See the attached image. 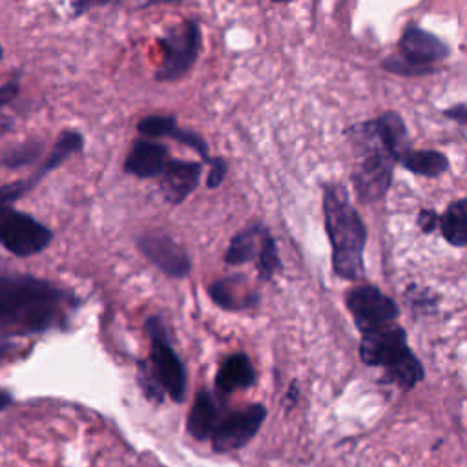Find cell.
Instances as JSON below:
<instances>
[{"instance_id":"2","label":"cell","mask_w":467,"mask_h":467,"mask_svg":"<svg viewBox=\"0 0 467 467\" xmlns=\"http://www.w3.org/2000/svg\"><path fill=\"white\" fill-rule=\"evenodd\" d=\"M325 228L332 244V268L341 279L356 281L363 275V248L367 228L348 201L341 184H327L323 190Z\"/></svg>"},{"instance_id":"10","label":"cell","mask_w":467,"mask_h":467,"mask_svg":"<svg viewBox=\"0 0 467 467\" xmlns=\"http://www.w3.org/2000/svg\"><path fill=\"white\" fill-rule=\"evenodd\" d=\"M347 306L354 317L356 327L361 332H368L372 328L389 325L400 314L398 305L390 297H387L378 288L368 285L352 288L347 294Z\"/></svg>"},{"instance_id":"21","label":"cell","mask_w":467,"mask_h":467,"mask_svg":"<svg viewBox=\"0 0 467 467\" xmlns=\"http://www.w3.org/2000/svg\"><path fill=\"white\" fill-rule=\"evenodd\" d=\"M440 230L452 246L467 244V199L454 201L440 217Z\"/></svg>"},{"instance_id":"16","label":"cell","mask_w":467,"mask_h":467,"mask_svg":"<svg viewBox=\"0 0 467 467\" xmlns=\"http://www.w3.org/2000/svg\"><path fill=\"white\" fill-rule=\"evenodd\" d=\"M219 407L208 390H201L195 396L192 410L188 414L186 429L195 440H206L213 434L219 423Z\"/></svg>"},{"instance_id":"35","label":"cell","mask_w":467,"mask_h":467,"mask_svg":"<svg viewBox=\"0 0 467 467\" xmlns=\"http://www.w3.org/2000/svg\"><path fill=\"white\" fill-rule=\"evenodd\" d=\"M2 57H4V47H2V44H0V62H2Z\"/></svg>"},{"instance_id":"3","label":"cell","mask_w":467,"mask_h":467,"mask_svg":"<svg viewBox=\"0 0 467 467\" xmlns=\"http://www.w3.org/2000/svg\"><path fill=\"white\" fill-rule=\"evenodd\" d=\"M358 161L352 170V184L361 201L381 199L392 181V168L398 162L392 150L381 139L374 119L354 124L347 130Z\"/></svg>"},{"instance_id":"28","label":"cell","mask_w":467,"mask_h":467,"mask_svg":"<svg viewBox=\"0 0 467 467\" xmlns=\"http://www.w3.org/2000/svg\"><path fill=\"white\" fill-rule=\"evenodd\" d=\"M443 113L447 119H451L462 126H467V104H456L452 108H447Z\"/></svg>"},{"instance_id":"34","label":"cell","mask_w":467,"mask_h":467,"mask_svg":"<svg viewBox=\"0 0 467 467\" xmlns=\"http://www.w3.org/2000/svg\"><path fill=\"white\" fill-rule=\"evenodd\" d=\"M270 2H275V4H286V2H292V0H270Z\"/></svg>"},{"instance_id":"29","label":"cell","mask_w":467,"mask_h":467,"mask_svg":"<svg viewBox=\"0 0 467 467\" xmlns=\"http://www.w3.org/2000/svg\"><path fill=\"white\" fill-rule=\"evenodd\" d=\"M69 2H71L73 11H75L77 16H78V15H84L86 11H89V9H88V0H69Z\"/></svg>"},{"instance_id":"20","label":"cell","mask_w":467,"mask_h":467,"mask_svg":"<svg viewBox=\"0 0 467 467\" xmlns=\"http://www.w3.org/2000/svg\"><path fill=\"white\" fill-rule=\"evenodd\" d=\"M266 228L261 224H254L243 232H239L232 241L226 250L224 261L228 265H243L257 257L259 248H261V239Z\"/></svg>"},{"instance_id":"26","label":"cell","mask_w":467,"mask_h":467,"mask_svg":"<svg viewBox=\"0 0 467 467\" xmlns=\"http://www.w3.org/2000/svg\"><path fill=\"white\" fill-rule=\"evenodd\" d=\"M206 162L210 164V170L206 175V186L212 190V188H217L223 184L226 171H228V164L223 157H210Z\"/></svg>"},{"instance_id":"15","label":"cell","mask_w":467,"mask_h":467,"mask_svg":"<svg viewBox=\"0 0 467 467\" xmlns=\"http://www.w3.org/2000/svg\"><path fill=\"white\" fill-rule=\"evenodd\" d=\"M168 162V148L155 139H135L124 159V171L139 179L159 177Z\"/></svg>"},{"instance_id":"14","label":"cell","mask_w":467,"mask_h":467,"mask_svg":"<svg viewBox=\"0 0 467 467\" xmlns=\"http://www.w3.org/2000/svg\"><path fill=\"white\" fill-rule=\"evenodd\" d=\"M202 164L195 161L168 159L161 173V192L166 201L182 202L199 184Z\"/></svg>"},{"instance_id":"18","label":"cell","mask_w":467,"mask_h":467,"mask_svg":"<svg viewBox=\"0 0 467 467\" xmlns=\"http://www.w3.org/2000/svg\"><path fill=\"white\" fill-rule=\"evenodd\" d=\"M243 279L241 277H226L219 279L210 285L208 294L215 305L226 310H241L252 306L257 297L250 292H244L241 286Z\"/></svg>"},{"instance_id":"12","label":"cell","mask_w":467,"mask_h":467,"mask_svg":"<svg viewBox=\"0 0 467 467\" xmlns=\"http://www.w3.org/2000/svg\"><path fill=\"white\" fill-rule=\"evenodd\" d=\"M142 254L171 277H184L190 272V257L186 250L168 234L148 232L139 239Z\"/></svg>"},{"instance_id":"31","label":"cell","mask_w":467,"mask_h":467,"mask_svg":"<svg viewBox=\"0 0 467 467\" xmlns=\"http://www.w3.org/2000/svg\"><path fill=\"white\" fill-rule=\"evenodd\" d=\"M9 403H11V394L7 390L0 389V410L5 409Z\"/></svg>"},{"instance_id":"33","label":"cell","mask_w":467,"mask_h":467,"mask_svg":"<svg viewBox=\"0 0 467 467\" xmlns=\"http://www.w3.org/2000/svg\"><path fill=\"white\" fill-rule=\"evenodd\" d=\"M140 5H150V4H157V2H179V0H137Z\"/></svg>"},{"instance_id":"4","label":"cell","mask_w":467,"mask_h":467,"mask_svg":"<svg viewBox=\"0 0 467 467\" xmlns=\"http://www.w3.org/2000/svg\"><path fill=\"white\" fill-rule=\"evenodd\" d=\"M359 356L367 365L385 367L389 379L401 389H412L423 379V367L407 347L405 330L398 325L389 323L363 332Z\"/></svg>"},{"instance_id":"13","label":"cell","mask_w":467,"mask_h":467,"mask_svg":"<svg viewBox=\"0 0 467 467\" xmlns=\"http://www.w3.org/2000/svg\"><path fill=\"white\" fill-rule=\"evenodd\" d=\"M137 131L148 139H171L181 142L201 155L202 161H208V144L193 130L179 126L177 119L171 115H146L137 122Z\"/></svg>"},{"instance_id":"25","label":"cell","mask_w":467,"mask_h":467,"mask_svg":"<svg viewBox=\"0 0 467 467\" xmlns=\"http://www.w3.org/2000/svg\"><path fill=\"white\" fill-rule=\"evenodd\" d=\"M20 93V73H16L13 78L4 82L0 86V137L13 130L15 120L4 113V109L18 97Z\"/></svg>"},{"instance_id":"8","label":"cell","mask_w":467,"mask_h":467,"mask_svg":"<svg viewBox=\"0 0 467 467\" xmlns=\"http://www.w3.org/2000/svg\"><path fill=\"white\" fill-rule=\"evenodd\" d=\"M146 328L151 339L150 359L162 381V387L173 401H182L186 390V372L182 361L179 359V356L168 341L166 327L159 317H150L146 321Z\"/></svg>"},{"instance_id":"7","label":"cell","mask_w":467,"mask_h":467,"mask_svg":"<svg viewBox=\"0 0 467 467\" xmlns=\"http://www.w3.org/2000/svg\"><path fill=\"white\" fill-rule=\"evenodd\" d=\"M51 230L33 219L0 202V244L13 255L29 257L42 252L51 243Z\"/></svg>"},{"instance_id":"23","label":"cell","mask_w":467,"mask_h":467,"mask_svg":"<svg viewBox=\"0 0 467 467\" xmlns=\"http://www.w3.org/2000/svg\"><path fill=\"white\" fill-rule=\"evenodd\" d=\"M257 266H259V274L263 279H270L281 268L277 246H275L272 235L268 234V230H265L263 239H261V248L257 254Z\"/></svg>"},{"instance_id":"19","label":"cell","mask_w":467,"mask_h":467,"mask_svg":"<svg viewBox=\"0 0 467 467\" xmlns=\"http://www.w3.org/2000/svg\"><path fill=\"white\" fill-rule=\"evenodd\" d=\"M398 162L416 173V175H423V177H438L443 171L449 170V159L436 150H405Z\"/></svg>"},{"instance_id":"17","label":"cell","mask_w":467,"mask_h":467,"mask_svg":"<svg viewBox=\"0 0 467 467\" xmlns=\"http://www.w3.org/2000/svg\"><path fill=\"white\" fill-rule=\"evenodd\" d=\"M255 381L254 367L244 354H234L223 361L215 376V387L223 392L246 389Z\"/></svg>"},{"instance_id":"27","label":"cell","mask_w":467,"mask_h":467,"mask_svg":"<svg viewBox=\"0 0 467 467\" xmlns=\"http://www.w3.org/2000/svg\"><path fill=\"white\" fill-rule=\"evenodd\" d=\"M418 226L423 230V232H432L434 228L440 226V217L434 210H421L418 213Z\"/></svg>"},{"instance_id":"22","label":"cell","mask_w":467,"mask_h":467,"mask_svg":"<svg viewBox=\"0 0 467 467\" xmlns=\"http://www.w3.org/2000/svg\"><path fill=\"white\" fill-rule=\"evenodd\" d=\"M42 151H44L42 139H27V140L5 150L0 157V164L9 170H18L22 166L33 164L42 155Z\"/></svg>"},{"instance_id":"32","label":"cell","mask_w":467,"mask_h":467,"mask_svg":"<svg viewBox=\"0 0 467 467\" xmlns=\"http://www.w3.org/2000/svg\"><path fill=\"white\" fill-rule=\"evenodd\" d=\"M109 2H113V0H88V9H93V7H102V5H108Z\"/></svg>"},{"instance_id":"6","label":"cell","mask_w":467,"mask_h":467,"mask_svg":"<svg viewBox=\"0 0 467 467\" xmlns=\"http://www.w3.org/2000/svg\"><path fill=\"white\" fill-rule=\"evenodd\" d=\"M162 60L155 71L157 82H177L195 66L202 47V29L199 20L186 18L166 27L159 38Z\"/></svg>"},{"instance_id":"5","label":"cell","mask_w":467,"mask_h":467,"mask_svg":"<svg viewBox=\"0 0 467 467\" xmlns=\"http://www.w3.org/2000/svg\"><path fill=\"white\" fill-rule=\"evenodd\" d=\"M449 53L451 49L441 38L410 24L400 38L398 55L387 57L381 66L396 75H431L436 73L434 64L447 58Z\"/></svg>"},{"instance_id":"9","label":"cell","mask_w":467,"mask_h":467,"mask_svg":"<svg viewBox=\"0 0 467 467\" xmlns=\"http://www.w3.org/2000/svg\"><path fill=\"white\" fill-rule=\"evenodd\" d=\"M82 148H84V135L80 131H77V130H62L58 133V137L55 139L47 157L40 162V166L27 179L15 181V182L0 186V202L9 204V202L20 199L24 193L33 190L47 173H51L62 162H66L71 155L82 151Z\"/></svg>"},{"instance_id":"11","label":"cell","mask_w":467,"mask_h":467,"mask_svg":"<svg viewBox=\"0 0 467 467\" xmlns=\"http://www.w3.org/2000/svg\"><path fill=\"white\" fill-rule=\"evenodd\" d=\"M266 418V409L259 403L237 410L221 420L212 434V445L217 452H228L244 447L259 431Z\"/></svg>"},{"instance_id":"1","label":"cell","mask_w":467,"mask_h":467,"mask_svg":"<svg viewBox=\"0 0 467 467\" xmlns=\"http://www.w3.org/2000/svg\"><path fill=\"white\" fill-rule=\"evenodd\" d=\"M67 294L55 285L29 277H0V328L42 332L57 323Z\"/></svg>"},{"instance_id":"30","label":"cell","mask_w":467,"mask_h":467,"mask_svg":"<svg viewBox=\"0 0 467 467\" xmlns=\"http://www.w3.org/2000/svg\"><path fill=\"white\" fill-rule=\"evenodd\" d=\"M11 350H13V347H11V343H5V341H0V365L7 359V356L11 354Z\"/></svg>"},{"instance_id":"24","label":"cell","mask_w":467,"mask_h":467,"mask_svg":"<svg viewBox=\"0 0 467 467\" xmlns=\"http://www.w3.org/2000/svg\"><path fill=\"white\" fill-rule=\"evenodd\" d=\"M139 385L142 389V392L151 400V401H162L164 398V387L162 381L151 363V359L148 361H139V374H137Z\"/></svg>"}]
</instances>
